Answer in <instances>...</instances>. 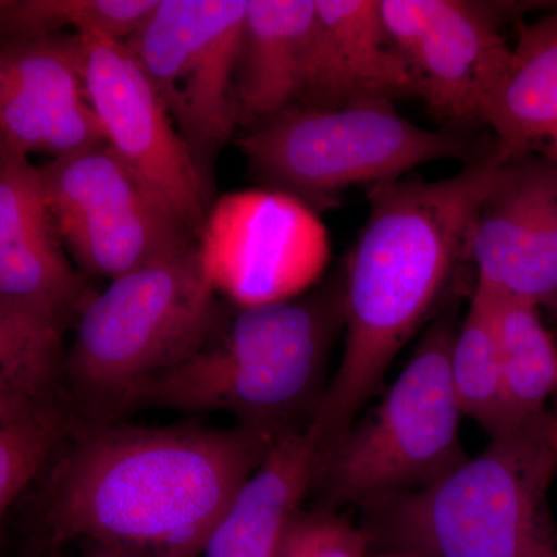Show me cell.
<instances>
[{
    "label": "cell",
    "mask_w": 557,
    "mask_h": 557,
    "mask_svg": "<svg viewBox=\"0 0 557 557\" xmlns=\"http://www.w3.org/2000/svg\"><path fill=\"white\" fill-rule=\"evenodd\" d=\"M274 437L188 423H76L54 458L40 511L54 544L86 541L126 557H201Z\"/></svg>",
    "instance_id": "6da1fadb"
},
{
    "label": "cell",
    "mask_w": 557,
    "mask_h": 557,
    "mask_svg": "<svg viewBox=\"0 0 557 557\" xmlns=\"http://www.w3.org/2000/svg\"><path fill=\"white\" fill-rule=\"evenodd\" d=\"M507 157L494 145L453 177L370 186L368 220L339 276L343 357L310 420L318 454L358 420L392 361L468 262L472 223Z\"/></svg>",
    "instance_id": "7a4b0ae2"
},
{
    "label": "cell",
    "mask_w": 557,
    "mask_h": 557,
    "mask_svg": "<svg viewBox=\"0 0 557 557\" xmlns=\"http://www.w3.org/2000/svg\"><path fill=\"white\" fill-rule=\"evenodd\" d=\"M341 330L339 277L306 298L239 310L196 354L150 381L137 410L225 412L271 437L306 426Z\"/></svg>",
    "instance_id": "3957f363"
},
{
    "label": "cell",
    "mask_w": 557,
    "mask_h": 557,
    "mask_svg": "<svg viewBox=\"0 0 557 557\" xmlns=\"http://www.w3.org/2000/svg\"><path fill=\"white\" fill-rule=\"evenodd\" d=\"M218 296L196 242L94 293L62 362L61 386L83 423H115L135 412L150 381L222 327Z\"/></svg>",
    "instance_id": "277c9868"
},
{
    "label": "cell",
    "mask_w": 557,
    "mask_h": 557,
    "mask_svg": "<svg viewBox=\"0 0 557 557\" xmlns=\"http://www.w3.org/2000/svg\"><path fill=\"white\" fill-rule=\"evenodd\" d=\"M545 413L432 485L369 508L373 536L416 557H557V460Z\"/></svg>",
    "instance_id": "5b68a950"
},
{
    "label": "cell",
    "mask_w": 557,
    "mask_h": 557,
    "mask_svg": "<svg viewBox=\"0 0 557 557\" xmlns=\"http://www.w3.org/2000/svg\"><path fill=\"white\" fill-rule=\"evenodd\" d=\"M453 319H438L368 416L318 454L310 494L317 509L372 508L423 490L468 456L450 383Z\"/></svg>",
    "instance_id": "8992f818"
},
{
    "label": "cell",
    "mask_w": 557,
    "mask_h": 557,
    "mask_svg": "<svg viewBox=\"0 0 557 557\" xmlns=\"http://www.w3.org/2000/svg\"><path fill=\"white\" fill-rule=\"evenodd\" d=\"M252 172L270 189L298 197L314 211L333 207L351 186L392 182L435 160L474 163L486 156L456 131H429L392 101L339 109L292 106L237 139Z\"/></svg>",
    "instance_id": "52a82bcc"
},
{
    "label": "cell",
    "mask_w": 557,
    "mask_h": 557,
    "mask_svg": "<svg viewBox=\"0 0 557 557\" xmlns=\"http://www.w3.org/2000/svg\"><path fill=\"white\" fill-rule=\"evenodd\" d=\"M248 0H157L124 40L209 185L239 124L236 70Z\"/></svg>",
    "instance_id": "ba28073f"
},
{
    "label": "cell",
    "mask_w": 557,
    "mask_h": 557,
    "mask_svg": "<svg viewBox=\"0 0 557 557\" xmlns=\"http://www.w3.org/2000/svg\"><path fill=\"white\" fill-rule=\"evenodd\" d=\"M197 239L209 284L237 310L300 298L330 259L327 228L318 212L270 188L220 197Z\"/></svg>",
    "instance_id": "9c48e42d"
},
{
    "label": "cell",
    "mask_w": 557,
    "mask_h": 557,
    "mask_svg": "<svg viewBox=\"0 0 557 557\" xmlns=\"http://www.w3.org/2000/svg\"><path fill=\"white\" fill-rule=\"evenodd\" d=\"M388 42L409 65L417 97L432 115L465 126L483 123L512 47L500 22L512 3L379 0Z\"/></svg>",
    "instance_id": "30bf717a"
},
{
    "label": "cell",
    "mask_w": 557,
    "mask_h": 557,
    "mask_svg": "<svg viewBox=\"0 0 557 557\" xmlns=\"http://www.w3.org/2000/svg\"><path fill=\"white\" fill-rule=\"evenodd\" d=\"M81 39L87 97L106 145L196 237L209 211V185L166 106L126 44Z\"/></svg>",
    "instance_id": "8fae6325"
},
{
    "label": "cell",
    "mask_w": 557,
    "mask_h": 557,
    "mask_svg": "<svg viewBox=\"0 0 557 557\" xmlns=\"http://www.w3.org/2000/svg\"><path fill=\"white\" fill-rule=\"evenodd\" d=\"M475 289L557 311V163L507 157L480 205L468 244Z\"/></svg>",
    "instance_id": "7c38bea8"
},
{
    "label": "cell",
    "mask_w": 557,
    "mask_h": 557,
    "mask_svg": "<svg viewBox=\"0 0 557 557\" xmlns=\"http://www.w3.org/2000/svg\"><path fill=\"white\" fill-rule=\"evenodd\" d=\"M0 47V145L50 160L106 145L87 97L81 36L62 33Z\"/></svg>",
    "instance_id": "4fadbf2b"
},
{
    "label": "cell",
    "mask_w": 557,
    "mask_h": 557,
    "mask_svg": "<svg viewBox=\"0 0 557 557\" xmlns=\"http://www.w3.org/2000/svg\"><path fill=\"white\" fill-rule=\"evenodd\" d=\"M91 295L65 255L40 168L0 145V307L65 332Z\"/></svg>",
    "instance_id": "5bb4252c"
},
{
    "label": "cell",
    "mask_w": 557,
    "mask_h": 557,
    "mask_svg": "<svg viewBox=\"0 0 557 557\" xmlns=\"http://www.w3.org/2000/svg\"><path fill=\"white\" fill-rule=\"evenodd\" d=\"M317 25L299 104L339 109L417 97L409 65L388 42L379 0H314Z\"/></svg>",
    "instance_id": "9a60e30c"
},
{
    "label": "cell",
    "mask_w": 557,
    "mask_h": 557,
    "mask_svg": "<svg viewBox=\"0 0 557 557\" xmlns=\"http://www.w3.org/2000/svg\"><path fill=\"white\" fill-rule=\"evenodd\" d=\"M317 458L310 423L276 435L209 534L201 557H278L310 496Z\"/></svg>",
    "instance_id": "2e32d148"
},
{
    "label": "cell",
    "mask_w": 557,
    "mask_h": 557,
    "mask_svg": "<svg viewBox=\"0 0 557 557\" xmlns=\"http://www.w3.org/2000/svg\"><path fill=\"white\" fill-rule=\"evenodd\" d=\"M314 25V0H248L236 70L240 126L252 129L299 104Z\"/></svg>",
    "instance_id": "e0dca14e"
},
{
    "label": "cell",
    "mask_w": 557,
    "mask_h": 557,
    "mask_svg": "<svg viewBox=\"0 0 557 557\" xmlns=\"http://www.w3.org/2000/svg\"><path fill=\"white\" fill-rule=\"evenodd\" d=\"M483 124L508 157L536 153L557 163V7L519 28Z\"/></svg>",
    "instance_id": "ac0fdd59"
},
{
    "label": "cell",
    "mask_w": 557,
    "mask_h": 557,
    "mask_svg": "<svg viewBox=\"0 0 557 557\" xmlns=\"http://www.w3.org/2000/svg\"><path fill=\"white\" fill-rule=\"evenodd\" d=\"M57 228L81 270L110 281L194 242L188 228L157 201L72 220Z\"/></svg>",
    "instance_id": "d6986e66"
},
{
    "label": "cell",
    "mask_w": 557,
    "mask_h": 557,
    "mask_svg": "<svg viewBox=\"0 0 557 557\" xmlns=\"http://www.w3.org/2000/svg\"><path fill=\"white\" fill-rule=\"evenodd\" d=\"M496 329L502 379L516 426L548 412L557 394V343L541 310L522 300L486 295Z\"/></svg>",
    "instance_id": "ffe728a7"
},
{
    "label": "cell",
    "mask_w": 557,
    "mask_h": 557,
    "mask_svg": "<svg viewBox=\"0 0 557 557\" xmlns=\"http://www.w3.org/2000/svg\"><path fill=\"white\" fill-rule=\"evenodd\" d=\"M62 330L0 307V424L57 401Z\"/></svg>",
    "instance_id": "44dd1931"
},
{
    "label": "cell",
    "mask_w": 557,
    "mask_h": 557,
    "mask_svg": "<svg viewBox=\"0 0 557 557\" xmlns=\"http://www.w3.org/2000/svg\"><path fill=\"white\" fill-rule=\"evenodd\" d=\"M449 370L461 416L472 418L491 438L519 428L505 398L493 313L485 296L478 292L454 336Z\"/></svg>",
    "instance_id": "7402d4cb"
},
{
    "label": "cell",
    "mask_w": 557,
    "mask_h": 557,
    "mask_svg": "<svg viewBox=\"0 0 557 557\" xmlns=\"http://www.w3.org/2000/svg\"><path fill=\"white\" fill-rule=\"evenodd\" d=\"M157 0H2L0 46L62 35L124 42Z\"/></svg>",
    "instance_id": "603a6c76"
},
{
    "label": "cell",
    "mask_w": 557,
    "mask_h": 557,
    "mask_svg": "<svg viewBox=\"0 0 557 557\" xmlns=\"http://www.w3.org/2000/svg\"><path fill=\"white\" fill-rule=\"evenodd\" d=\"M75 426L60 399L0 424V522L13 502L49 467Z\"/></svg>",
    "instance_id": "cb8c5ba5"
},
{
    "label": "cell",
    "mask_w": 557,
    "mask_h": 557,
    "mask_svg": "<svg viewBox=\"0 0 557 557\" xmlns=\"http://www.w3.org/2000/svg\"><path fill=\"white\" fill-rule=\"evenodd\" d=\"M370 539L336 512L300 511L278 557H366Z\"/></svg>",
    "instance_id": "d4e9b609"
},
{
    "label": "cell",
    "mask_w": 557,
    "mask_h": 557,
    "mask_svg": "<svg viewBox=\"0 0 557 557\" xmlns=\"http://www.w3.org/2000/svg\"><path fill=\"white\" fill-rule=\"evenodd\" d=\"M544 424L545 432H547L549 446H552L553 453H555L557 460V416L552 412L545 413Z\"/></svg>",
    "instance_id": "484cf974"
},
{
    "label": "cell",
    "mask_w": 557,
    "mask_h": 557,
    "mask_svg": "<svg viewBox=\"0 0 557 557\" xmlns=\"http://www.w3.org/2000/svg\"><path fill=\"white\" fill-rule=\"evenodd\" d=\"M86 557H126L123 555H119V553L110 552V549L95 548L91 552V555Z\"/></svg>",
    "instance_id": "4316f807"
},
{
    "label": "cell",
    "mask_w": 557,
    "mask_h": 557,
    "mask_svg": "<svg viewBox=\"0 0 557 557\" xmlns=\"http://www.w3.org/2000/svg\"><path fill=\"white\" fill-rule=\"evenodd\" d=\"M2 83H3V57H2V47H0V94H2Z\"/></svg>",
    "instance_id": "83f0119b"
},
{
    "label": "cell",
    "mask_w": 557,
    "mask_h": 557,
    "mask_svg": "<svg viewBox=\"0 0 557 557\" xmlns=\"http://www.w3.org/2000/svg\"><path fill=\"white\" fill-rule=\"evenodd\" d=\"M555 339H556V343H557V329H556V332H555Z\"/></svg>",
    "instance_id": "f1b7e54d"
},
{
    "label": "cell",
    "mask_w": 557,
    "mask_h": 557,
    "mask_svg": "<svg viewBox=\"0 0 557 557\" xmlns=\"http://www.w3.org/2000/svg\"><path fill=\"white\" fill-rule=\"evenodd\" d=\"M0 2H2V0H0Z\"/></svg>",
    "instance_id": "f546056e"
}]
</instances>
